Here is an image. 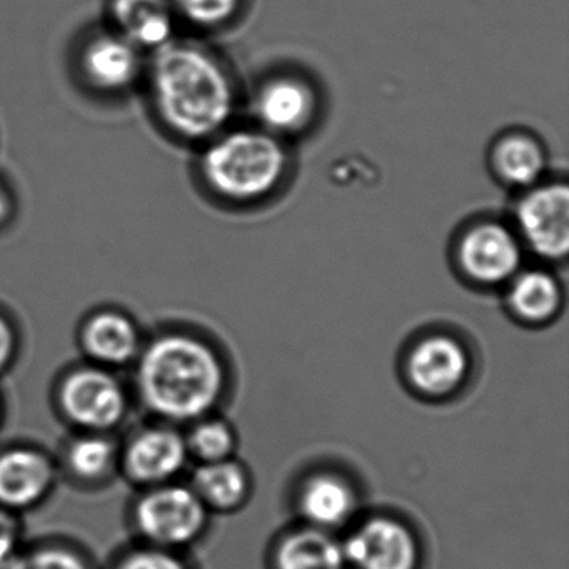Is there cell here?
Masks as SVG:
<instances>
[{
	"instance_id": "d6986e66",
	"label": "cell",
	"mask_w": 569,
	"mask_h": 569,
	"mask_svg": "<svg viewBox=\"0 0 569 569\" xmlns=\"http://www.w3.org/2000/svg\"><path fill=\"white\" fill-rule=\"evenodd\" d=\"M186 479L212 515L239 511L251 498V475L234 456L191 466Z\"/></svg>"
},
{
	"instance_id": "44dd1931",
	"label": "cell",
	"mask_w": 569,
	"mask_h": 569,
	"mask_svg": "<svg viewBox=\"0 0 569 569\" xmlns=\"http://www.w3.org/2000/svg\"><path fill=\"white\" fill-rule=\"evenodd\" d=\"M492 172L505 186L519 191L545 181L548 154L535 136L525 131L506 132L492 144L489 154Z\"/></svg>"
},
{
	"instance_id": "5b68a950",
	"label": "cell",
	"mask_w": 569,
	"mask_h": 569,
	"mask_svg": "<svg viewBox=\"0 0 569 569\" xmlns=\"http://www.w3.org/2000/svg\"><path fill=\"white\" fill-rule=\"evenodd\" d=\"M212 512L206 508L188 479L131 491L124 508L128 539L192 552L211 531Z\"/></svg>"
},
{
	"instance_id": "277c9868",
	"label": "cell",
	"mask_w": 569,
	"mask_h": 569,
	"mask_svg": "<svg viewBox=\"0 0 569 569\" xmlns=\"http://www.w3.org/2000/svg\"><path fill=\"white\" fill-rule=\"evenodd\" d=\"M48 401L56 421L69 432L121 435L138 418L128 375L84 359L56 372Z\"/></svg>"
},
{
	"instance_id": "4316f807",
	"label": "cell",
	"mask_w": 569,
	"mask_h": 569,
	"mask_svg": "<svg viewBox=\"0 0 569 569\" xmlns=\"http://www.w3.org/2000/svg\"><path fill=\"white\" fill-rule=\"evenodd\" d=\"M24 351V338L18 321L0 309V381L16 371Z\"/></svg>"
},
{
	"instance_id": "83f0119b",
	"label": "cell",
	"mask_w": 569,
	"mask_h": 569,
	"mask_svg": "<svg viewBox=\"0 0 569 569\" xmlns=\"http://www.w3.org/2000/svg\"><path fill=\"white\" fill-rule=\"evenodd\" d=\"M16 214V196L11 186L0 176V229L6 228Z\"/></svg>"
},
{
	"instance_id": "8992f818",
	"label": "cell",
	"mask_w": 569,
	"mask_h": 569,
	"mask_svg": "<svg viewBox=\"0 0 569 569\" xmlns=\"http://www.w3.org/2000/svg\"><path fill=\"white\" fill-rule=\"evenodd\" d=\"M121 481L134 489L179 481L192 462L184 431L161 419L138 416L119 435Z\"/></svg>"
},
{
	"instance_id": "9a60e30c",
	"label": "cell",
	"mask_w": 569,
	"mask_h": 569,
	"mask_svg": "<svg viewBox=\"0 0 569 569\" xmlns=\"http://www.w3.org/2000/svg\"><path fill=\"white\" fill-rule=\"evenodd\" d=\"M146 332L124 309L99 308L82 318L76 345L84 361L128 375L141 355Z\"/></svg>"
},
{
	"instance_id": "484cf974",
	"label": "cell",
	"mask_w": 569,
	"mask_h": 569,
	"mask_svg": "<svg viewBox=\"0 0 569 569\" xmlns=\"http://www.w3.org/2000/svg\"><path fill=\"white\" fill-rule=\"evenodd\" d=\"M31 535L26 516L0 508V569H4L24 548Z\"/></svg>"
},
{
	"instance_id": "f1b7e54d",
	"label": "cell",
	"mask_w": 569,
	"mask_h": 569,
	"mask_svg": "<svg viewBox=\"0 0 569 569\" xmlns=\"http://www.w3.org/2000/svg\"><path fill=\"white\" fill-rule=\"evenodd\" d=\"M9 412H11V408H9L8 392H6L2 381H0V435L4 432L6 426H8Z\"/></svg>"
},
{
	"instance_id": "7402d4cb",
	"label": "cell",
	"mask_w": 569,
	"mask_h": 569,
	"mask_svg": "<svg viewBox=\"0 0 569 569\" xmlns=\"http://www.w3.org/2000/svg\"><path fill=\"white\" fill-rule=\"evenodd\" d=\"M4 569H102L91 546L68 532L31 536Z\"/></svg>"
},
{
	"instance_id": "4fadbf2b",
	"label": "cell",
	"mask_w": 569,
	"mask_h": 569,
	"mask_svg": "<svg viewBox=\"0 0 569 569\" xmlns=\"http://www.w3.org/2000/svg\"><path fill=\"white\" fill-rule=\"evenodd\" d=\"M79 78L102 96H122L144 81L146 54L118 32H94L78 51Z\"/></svg>"
},
{
	"instance_id": "6da1fadb",
	"label": "cell",
	"mask_w": 569,
	"mask_h": 569,
	"mask_svg": "<svg viewBox=\"0 0 569 569\" xmlns=\"http://www.w3.org/2000/svg\"><path fill=\"white\" fill-rule=\"evenodd\" d=\"M138 416L184 428L231 398L234 372L222 346L201 329L168 325L146 336L128 372Z\"/></svg>"
},
{
	"instance_id": "5bb4252c",
	"label": "cell",
	"mask_w": 569,
	"mask_h": 569,
	"mask_svg": "<svg viewBox=\"0 0 569 569\" xmlns=\"http://www.w3.org/2000/svg\"><path fill=\"white\" fill-rule=\"evenodd\" d=\"M252 109L259 128L288 141L315 126L319 96L311 79L296 72H278L258 86Z\"/></svg>"
},
{
	"instance_id": "ffe728a7",
	"label": "cell",
	"mask_w": 569,
	"mask_h": 569,
	"mask_svg": "<svg viewBox=\"0 0 569 569\" xmlns=\"http://www.w3.org/2000/svg\"><path fill=\"white\" fill-rule=\"evenodd\" d=\"M272 569H348L336 532L301 525L282 532L271 552Z\"/></svg>"
},
{
	"instance_id": "d4e9b609",
	"label": "cell",
	"mask_w": 569,
	"mask_h": 569,
	"mask_svg": "<svg viewBox=\"0 0 569 569\" xmlns=\"http://www.w3.org/2000/svg\"><path fill=\"white\" fill-rule=\"evenodd\" d=\"M178 21L211 31L234 21L242 0H171Z\"/></svg>"
},
{
	"instance_id": "30bf717a",
	"label": "cell",
	"mask_w": 569,
	"mask_h": 569,
	"mask_svg": "<svg viewBox=\"0 0 569 569\" xmlns=\"http://www.w3.org/2000/svg\"><path fill=\"white\" fill-rule=\"evenodd\" d=\"M521 192L511 226L525 251L531 252L539 261H565L569 251L568 184L545 179Z\"/></svg>"
},
{
	"instance_id": "2e32d148",
	"label": "cell",
	"mask_w": 569,
	"mask_h": 569,
	"mask_svg": "<svg viewBox=\"0 0 569 569\" xmlns=\"http://www.w3.org/2000/svg\"><path fill=\"white\" fill-rule=\"evenodd\" d=\"M295 508L302 525L338 532L355 522L361 508V492L351 476L341 469L321 466L299 479Z\"/></svg>"
},
{
	"instance_id": "8fae6325",
	"label": "cell",
	"mask_w": 569,
	"mask_h": 569,
	"mask_svg": "<svg viewBox=\"0 0 569 569\" xmlns=\"http://www.w3.org/2000/svg\"><path fill=\"white\" fill-rule=\"evenodd\" d=\"M348 569H421L422 546L406 519L375 512L341 539Z\"/></svg>"
},
{
	"instance_id": "cb8c5ba5",
	"label": "cell",
	"mask_w": 569,
	"mask_h": 569,
	"mask_svg": "<svg viewBox=\"0 0 569 569\" xmlns=\"http://www.w3.org/2000/svg\"><path fill=\"white\" fill-rule=\"evenodd\" d=\"M102 569H201L192 552L154 548L126 539L102 559Z\"/></svg>"
},
{
	"instance_id": "e0dca14e",
	"label": "cell",
	"mask_w": 569,
	"mask_h": 569,
	"mask_svg": "<svg viewBox=\"0 0 569 569\" xmlns=\"http://www.w3.org/2000/svg\"><path fill=\"white\" fill-rule=\"evenodd\" d=\"M502 289L509 315L529 328L551 325L565 306V291L558 276L542 266L519 269Z\"/></svg>"
},
{
	"instance_id": "ac0fdd59",
	"label": "cell",
	"mask_w": 569,
	"mask_h": 569,
	"mask_svg": "<svg viewBox=\"0 0 569 569\" xmlns=\"http://www.w3.org/2000/svg\"><path fill=\"white\" fill-rule=\"evenodd\" d=\"M112 31L144 54H152L176 39L178 16L171 0H112Z\"/></svg>"
},
{
	"instance_id": "9c48e42d",
	"label": "cell",
	"mask_w": 569,
	"mask_h": 569,
	"mask_svg": "<svg viewBox=\"0 0 569 569\" xmlns=\"http://www.w3.org/2000/svg\"><path fill=\"white\" fill-rule=\"evenodd\" d=\"M61 488L54 449L41 441H0V508L28 518L48 506Z\"/></svg>"
},
{
	"instance_id": "7c38bea8",
	"label": "cell",
	"mask_w": 569,
	"mask_h": 569,
	"mask_svg": "<svg viewBox=\"0 0 569 569\" xmlns=\"http://www.w3.org/2000/svg\"><path fill=\"white\" fill-rule=\"evenodd\" d=\"M52 449L61 486L72 491L101 495L121 481L119 435L66 431Z\"/></svg>"
},
{
	"instance_id": "52a82bcc",
	"label": "cell",
	"mask_w": 569,
	"mask_h": 569,
	"mask_svg": "<svg viewBox=\"0 0 569 569\" xmlns=\"http://www.w3.org/2000/svg\"><path fill=\"white\" fill-rule=\"evenodd\" d=\"M402 378L412 395L429 402L461 395L475 372L468 342L448 329L422 332L408 346L401 362Z\"/></svg>"
},
{
	"instance_id": "603a6c76",
	"label": "cell",
	"mask_w": 569,
	"mask_h": 569,
	"mask_svg": "<svg viewBox=\"0 0 569 569\" xmlns=\"http://www.w3.org/2000/svg\"><path fill=\"white\" fill-rule=\"evenodd\" d=\"M182 431L192 466L232 458L238 448L234 428L228 419L222 418L221 412L196 419Z\"/></svg>"
},
{
	"instance_id": "3957f363",
	"label": "cell",
	"mask_w": 569,
	"mask_h": 569,
	"mask_svg": "<svg viewBox=\"0 0 569 569\" xmlns=\"http://www.w3.org/2000/svg\"><path fill=\"white\" fill-rule=\"evenodd\" d=\"M199 149V181L211 198L231 208L271 201L292 171L288 141L259 126H229Z\"/></svg>"
},
{
	"instance_id": "7a4b0ae2",
	"label": "cell",
	"mask_w": 569,
	"mask_h": 569,
	"mask_svg": "<svg viewBox=\"0 0 569 569\" xmlns=\"http://www.w3.org/2000/svg\"><path fill=\"white\" fill-rule=\"evenodd\" d=\"M149 104L176 141L201 146L232 124L239 88L228 62L209 46L179 41L152 52L144 76Z\"/></svg>"
},
{
	"instance_id": "ba28073f",
	"label": "cell",
	"mask_w": 569,
	"mask_h": 569,
	"mask_svg": "<svg viewBox=\"0 0 569 569\" xmlns=\"http://www.w3.org/2000/svg\"><path fill=\"white\" fill-rule=\"evenodd\" d=\"M525 246L515 228L498 219H479L456 239V268L478 289L505 288L525 268Z\"/></svg>"
}]
</instances>
